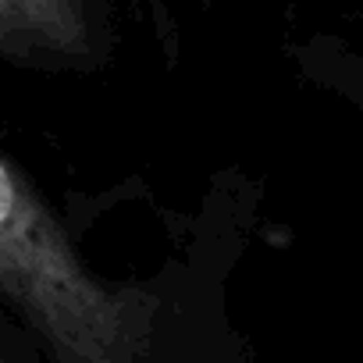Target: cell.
<instances>
[{"label":"cell","instance_id":"obj_1","mask_svg":"<svg viewBox=\"0 0 363 363\" xmlns=\"http://www.w3.org/2000/svg\"><path fill=\"white\" fill-rule=\"evenodd\" d=\"M0 310L50 363H146L153 303L104 285L36 182L0 150Z\"/></svg>","mask_w":363,"mask_h":363},{"label":"cell","instance_id":"obj_2","mask_svg":"<svg viewBox=\"0 0 363 363\" xmlns=\"http://www.w3.org/2000/svg\"><path fill=\"white\" fill-rule=\"evenodd\" d=\"M335 79L342 82V89H345L349 96H356V100L363 104V61H356V57L335 61Z\"/></svg>","mask_w":363,"mask_h":363}]
</instances>
